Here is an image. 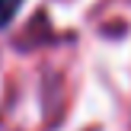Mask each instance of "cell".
<instances>
[{"label":"cell","mask_w":131,"mask_h":131,"mask_svg":"<svg viewBox=\"0 0 131 131\" xmlns=\"http://www.w3.org/2000/svg\"><path fill=\"white\" fill-rule=\"evenodd\" d=\"M19 3H23V0H0V26H6L13 16H16Z\"/></svg>","instance_id":"1"}]
</instances>
